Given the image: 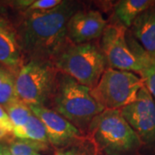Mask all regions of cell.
Returning <instances> with one entry per match:
<instances>
[{
    "label": "cell",
    "mask_w": 155,
    "mask_h": 155,
    "mask_svg": "<svg viewBox=\"0 0 155 155\" xmlns=\"http://www.w3.org/2000/svg\"><path fill=\"white\" fill-rule=\"evenodd\" d=\"M5 109L12 123L13 130L23 127L32 115V111L30 110L29 107L19 99L10 104Z\"/></svg>",
    "instance_id": "cell-18"
},
{
    "label": "cell",
    "mask_w": 155,
    "mask_h": 155,
    "mask_svg": "<svg viewBox=\"0 0 155 155\" xmlns=\"http://www.w3.org/2000/svg\"><path fill=\"white\" fill-rule=\"evenodd\" d=\"M48 147V143L16 138L10 141L8 150L11 155H35L47 151Z\"/></svg>",
    "instance_id": "cell-17"
},
{
    "label": "cell",
    "mask_w": 155,
    "mask_h": 155,
    "mask_svg": "<svg viewBox=\"0 0 155 155\" xmlns=\"http://www.w3.org/2000/svg\"><path fill=\"white\" fill-rule=\"evenodd\" d=\"M18 99L15 86V78L10 72H7L6 76L0 84V105L6 106Z\"/></svg>",
    "instance_id": "cell-19"
},
{
    "label": "cell",
    "mask_w": 155,
    "mask_h": 155,
    "mask_svg": "<svg viewBox=\"0 0 155 155\" xmlns=\"http://www.w3.org/2000/svg\"><path fill=\"white\" fill-rule=\"evenodd\" d=\"M0 155H4V147L0 143Z\"/></svg>",
    "instance_id": "cell-24"
},
{
    "label": "cell",
    "mask_w": 155,
    "mask_h": 155,
    "mask_svg": "<svg viewBox=\"0 0 155 155\" xmlns=\"http://www.w3.org/2000/svg\"><path fill=\"white\" fill-rule=\"evenodd\" d=\"M52 63L58 72L68 75L91 90L108 67L100 47L93 42L73 44L69 41Z\"/></svg>",
    "instance_id": "cell-4"
},
{
    "label": "cell",
    "mask_w": 155,
    "mask_h": 155,
    "mask_svg": "<svg viewBox=\"0 0 155 155\" xmlns=\"http://www.w3.org/2000/svg\"><path fill=\"white\" fill-rule=\"evenodd\" d=\"M86 135L101 155H128L142 145L120 110H104L97 115L89 125Z\"/></svg>",
    "instance_id": "cell-3"
},
{
    "label": "cell",
    "mask_w": 155,
    "mask_h": 155,
    "mask_svg": "<svg viewBox=\"0 0 155 155\" xmlns=\"http://www.w3.org/2000/svg\"><path fill=\"white\" fill-rule=\"evenodd\" d=\"M143 86L141 78L133 72L108 67L91 93L104 110H121L136 99Z\"/></svg>",
    "instance_id": "cell-6"
},
{
    "label": "cell",
    "mask_w": 155,
    "mask_h": 155,
    "mask_svg": "<svg viewBox=\"0 0 155 155\" xmlns=\"http://www.w3.org/2000/svg\"><path fill=\"white\" fill-rule=\"evenodd\" d=\"M120 111L142 144L155 146V101L145 86L140 90L136 99Z\"/></svg>",
    "instance_id": "cell-8"
},
{
    "label": "cell",
    "mask_w": 155,
    "mask_h": 155,
    "mask_svg": "<svg viewBox=\"0 0 155 155\" xmlns=\"http://www.w3.org/2000/svg\"><path fill=\"white\" fill-rule=\"evenodd\" d=\"M62 0H35L25 11H48L61 5Z\"/></svg>",
    "instance_id": "cell-21"
},
{
    "label": "cell",
    "mask_w": 155,
    "mask_h": 155,
    "mask_svg": "<svg viewBox=\"0 0 155 155\" xmlns=\"http://www.w3.org/2000/svg\"><path fill=\"white\" fill-rule=\"evenodd\" d=\"M4 155H11L7 147H4Z\"/></svg>",
    "instance_id": "cell-23"
},
{
    "label": "cell",
    "mask_w": 155,
    "mask_h": 155,
    "mask_svg": "<svg viewBox=\"0 0 155 155\" xmlns=\"http://www.w3.org/2000/svg\"><path fill=\"white\" fill-rule=\"evenodd\" d=\"M130 28L139 44L155 57V4L139 15Z\"/></svg>",
    "instance_id": "cell-12"
},
{
    "label": "cell",
    "mask_w": 155,
    "mask_h": 155,
    "mask_svg": "<svg viewBox=\"0 0 155 155\" xmlns=\"http://www.w3.org/2000/svg\"><path fill=\"white\" fill-rule=\"evenodd\" d=\"M54 155H99V153L92 140L83 134L71 144L56 150Z\"/></svg>",
    "instance_id": "cell-16"
},
{
    "label": "cell",
    "mask_w": 155,
    "mask_h": 155,
    "mask_svg": "<svg viewBox=\"0 0 155 155\" xmlns=\"http://www.w3.org/2000/svg\"><path fill=\"white\" fill-rule=\"evenodd\" d=\"M43 123L48 143L60 149L72 143L84 134L65 117L45 106H28Z\"/></svg>",
    "instance_id": "cell-9"
},
{
    "label": "cell",
    "mask_w": 155,
    "mask_h": 155,
    "mask_svg": "<svg viewBox=\"0 0 155 155\" xmlns=\"http://www.w3.org/2000/svg\"><path fill=\"white\" fill-rule=\"evenodd\" d=\"M127 40L131 49L134 54L137 56L141 64V79L144 83V86L149 91L153 97L155 98V57L150 55L144 48L132 37H127Z\"/></svg>",
    "instance_id": "cell-13"
},
{
    "label": "cell",
    "mask_w": 155,
    "mask_h": 155,
    "mask_svg": "<svg viewBox=\"0 0 155 155\" xmlns=\"http://www.w3.org/2000/svg\"><path fill=\"white\" fill-rule=\"evenodd\" d=\"M7 72L8 71H5V70H3L2 68H0V84L2 83V81L4 80V78L6 76V74H7Z\"/></svg>",
    "instance_id": "cell-22"
},
{
    "label": "cell",
    "mask_w": 155,
    "mask_h": 155,
    "mask_svg": "<svg viewBox=\"0 0 155 155\" xmlns=\"http://www.w3.org/2000/svg\"><path fill=\"white\" fill-rule=\"evenodd\" d=\"M50 104L53 110L65 117L84 134H86L91 121L104 110L92 97L91 89L61 72Z\"/></svg>",
    "instance_id": "cell-2"
},
{
    "label": "cell",
    "mask_w": 155,
    "mask_h": 155,
    "mask_svg": "<svg viewBox=\"0 0 155 155\" xmlns=\"http://www.w3.org/2000/svg\"><path fill=\"white\" fill-rule=\"evenodd\" d=\"M13 134L14 137L17 139L30 140L41 141L43 143H48V140L43 123L33 113L28 118L27 123L23 127L19 129L13 130Z\"/></svg>",
    "instance_id": "cell-15"
},
{
    "label": "cell",
    "mask_w": 155,
    "mask_h": 155,
    "mask_svg": "<svg viewBox=\"0 0 155 155\" xmlns=\"http://www.w3.org/2000/svg\"><path fill=\"white\" fill-rule=\"evenodd\" d=\"M59 72L52 62L29 61L23 65L15 78L18 99L28 106H45L51 103Z\"/></svg>",
    "instance_id": "cell-5"
},
{
    "label": "cell",
    "mask_w": 155,
    "mask_h": 155,
    "mask_svg": "<svg viewBox=\"0 0 155 155\" xmlns=\"http://www.w3.org/2000/svg\"><path fill=\"white\" fill-rule=\"evenodd\" d=\"M22 59L17 29L7 18L0 16V63L11 72H19L23 66Z\"/></svg>",
    "instance_id": "cell-11"
},
{
    "label": "cell",
    "mask_w": 155,
    "mask_h": 155,
    "mask_svg": "<svg viewBox=\"0 0 155 155\" xmlns=\"http://www.w3.org/2000/svg\"><path fill=\"white\" fill-rule=\"evenodd\" d=\"M99 155H100V154H99Z\"/></svg>",
    "instance_id": "cell-26"
},
{
    "label": "cell",
    "mask_w": 155,
    "mask_h": 155,
    "mask_svg": "<svg viewBox=\"0 0 155 155\" xmlns=\"http://www.w3.org/2000/svg\"><path fill=\"white\" fill-rule=\"evenodd\" d=\"M35 155H41V154H40V153H36V154H35Z\"/></svg>",
    "instance_id": "cell-25"
},
{
    "label": "cell",
    "mask_w": 155,
    "mask_h": 155,
    "mask_svg": "<svg viewBox=\"0 0 155 155\" xmlns=\"http://www.w3.org/2000/svg\"><path fill=\"white\" fill-rule=\"evenodd\" d=\"M13 134V126L5 110L0 105V140L11 138Z\"/></svg>",
    "instance_id": "cell-20"
},
{
    "label": "cell",
    "mask_w": 155,
    "mask_h": 155,
    "mask_svg": "<svg viewBox=\"0 0 155 155\" xmlns=\"http://www.w3.org/2000/svg\"><path fill=\"white\" fill-rule=\"evenodd\" d=\"M155 4L151 0H122L115 5V15L120 23L130 28L139 15Z\"/></svg>",
    "instance_id": "cell-14"
},
{
    "label": "cell",
    "mask_w": 155,
    "mask_h": 155,
    "mask_svg": "<svg viewBox=\"0 0 155 155\" xmlns=\"http://www.w3.org/2000/svg\"><path fill=\"white\" fill-rule=\"evenodd\" d=\"M100 48L110 68L139 73L141 71V64L127 42V28L121 23L107 24Z\"/></svg>",
    "instance_id": "cell-7"
},
{
    "label": "cell",
    "mask_w": 155,
    "mask_h": 155,
    "mask_svg": "<svg viewBox=\"0 0 155 155\" xmlns=\"http://www.w3.org/2000/svg\"><path fill=\"white\" fill-rule=\"evenodd\" d=\"M107 24L99 11L78 10L67 23V40L73 44L91 42L102 36Z\"/></svg>",
    "instance_id": "cell-10"
},
{
    "label": "cell",
    "mask_w": 155,
    "mask_h": 155,
    "mask_svg": "<svg viewBox=\"0 0 155 155\" xmlns=\"http://www.w3.org/2000/svg\"><path fill=\"white\" fill-rule=\"evenodd\" d=\"M75 1H62L48 11H23L22 20L16 28L23 56L32 60L52 62L66 45L67 23L79 10Z\"/></svg>",
    "instance_id": "cell-1"
}]
</instances>
